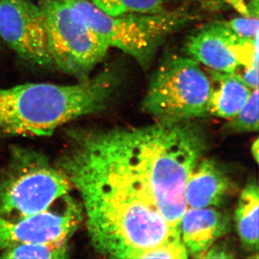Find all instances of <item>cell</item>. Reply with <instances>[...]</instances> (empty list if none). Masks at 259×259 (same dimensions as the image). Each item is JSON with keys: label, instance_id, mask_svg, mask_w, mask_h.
<instances>
[{"label": "cell", "instance_id": "obj_9", "mask_svg": "<svg viewBox=\"0 0 259 259\" xmlns=\"http://www.w3.org/2000/svg\"><path fill=\"white\" fill-rule=\"evenodd\" d=\"M61 211H42L27 217H0V250L16 245L69 241L83 219L81 203L66 196Z\"/></svg>", "mask_w": 259, "mask_h": 259}, {"label": "cell", "instance_id": "obj_23", "mask_svg": "<svg viewBox=\"0 0 259 259\" xmlns=\"http://www.w3.org/2000/svg\"><path fill=\"white\" fill-rule=\"evenodd\" d=\"M244 1H246V0H244ZM248 1H251V0H248Z\"/></svg>", "mask_w": 259, "mask_h": 259}, {"label": "cell", "instance_id": "obj_4", "mask_svg": "<svg viewBox=\"0 0 259 259\" xmlns=\"http://www.w3.org/2000/svg\"><path fill=\"white\" fill-rule=\"evenodd\" d=\"M71 189L64 174L45 155L30 148H13L0 175V217L20 218L47 210Z\"/></svg>", "mask_w": 259, "mask_h": 259}, {"label": "cell", "instance_id": "obj_21", "mask_svg": "<svg viewBox=\"0 0 259 259\" xmlns=\"http://www.w3.org/2000/svg\"><path fill=\"white\" fill-rule=\"evenodd\" d=\"M228 4L233 7L237 12L243 16H250L249 11L248 7L244 0H224Z\"/></svg>", "mask_w": 259, "mask_h": 259}, {"label": "cell", "instance_id": "obj_8", "mask_svg": "<svg viewBox=\"0 0 259 259\" xmlns=\"http://www.w3.org/2000/svg\"><path fill=\"white\" fill-rule=\"evenodd\" d=\"M0 36L30 64H53L44 13L31 0H0Z\"/></svg>", "mask_w": 259, "mask_h": 259}, {"label": "cell", "instance_id": "obj_13", "mask_svg": "<svg viewBox=\"0 0 259 259\" xmlns=\"http://www.w3.org/2000/svg\"><path fill=\"white\" fill-rule=\"evenodd\" d=\"M258 186L253 180L247 184L240 195L235 218L243 246L253 252L258 250Z\"/></svg>", "mask_w": 259, "mask_h": 259}, {"label": "cell", "instance_id": "obj_20", "mask_svg": "<svg viewBox=\"0 0 259 259\" xmlns=\"http://www.w3.org/2000/svg\"><path fill=\"white\" fill-rule=\"evenodd\" d=\"M246 69L241 76V79L251 90L258 88V61H255Z\"/></svg>", "mask_w": 259, "mask_h": 259}, {"label": "cell", "instance_id": "obj_19", "mask_svg": "<svg viewBox=\"0 0 259 259\" xmlns=\"http://www.w3.org/2000/svg\"><path fill=\"white\" fill-rule=\"evenodd\" d=\"M231 248L226 243H218L211 245L200 258H230L234 257Z\"/></svg>", "mask_w": 259, "mask_h": 259}, {"label": "cell", "instance_id": "obj_5", "mask_svg": "<svg viewBox=\"0 0 259 259\" xmlns=\"http://www.w3.org/2000/svg\"><path fill=\"white\" fill-rule=\"evenodd\" d=\"M211 81L199 63L166 56L150 79L141 110L159 120H190L207 115Z\"/></svg>", "mask_w": 259, "mask_h": 259}, {"label": "cell", "instance_id": "obj_1", "mask_svg": "<svg viewBox=\"0 0 259 259\" xmlns=\"http://www.w3.org/2000/svg\"><path fill=\"white\" fill-rule=\"evenodd\" d=\"M58 167L79 193L89 237L104 256L136 258L181 239L191 172L207 149L189 120L74 130Z\"/></svg>", "mask_w": 259, "mask_h": 259}, {"label": "cell", "instance_id": "obj_7", "mask_svg": "<svg viewBox=\"0 0 259 259\" xmlns=\"http://www.w3.org/2000/svg\"><path fill=\"white\" fill-rule=\"evenodd\" d=\"M185 52L189 57L214 71L236 73L258 61V37L239 36L225 23H214L194 32L187 39Z\"/></svg>", "mask_w": 259, "mask_h": 259}, {"label": "cell", "instance_id": "obj_11", "mask_svg": "<svg viewBox=\"0 0 259 259\" xmlns=\"http://www.w3.org/2000/svg\"><path fill=\"white\" fill-rule=\"evenodd\" d=\"M231 185L229 179L217 162L202 158L191 172L187 182V207L203 208L220 205Z\"/></svg>", "mask_w": 259, "mask_h": 259}, {"label": "cell", "instance_id": "obj_18", "mask_svg": "<svg viewBox=\"0 0 259 259\" xmlns=\"http://www.w3.org/2000/svg\"><path fill=\"white\" fill-rule=\"evenodd\" d=\"M235 33L247 39L258 37V16L250 15L236 18L225 23Z\"/></svg>", "mask_w": 259, "mask_h": 259}, {"label": "cell", "instance_id": "obj_10", "mask_svg": "<svg viewBox=\"0 0 259 259\" xmlns=\"http://www.w3.org/2000/svg\"><path fill=\"white\" fill-rule=\"evenodd\" d=\"M230 218L212 207H187L180 223L181 239L188 253L200 258L230 231Z\"/></svg>", "mask_w": 259, "mask_h": 259}, {"label": "cell", "instance_id": "obj_17", "mask_svg": "<svg viewBox=\"0 0 259 259\" xmlns=\"http://www.w3.org/2000/svg\"><path fill=\"white\" fill-rule=\"evenodd\" d=\"M188 252L182 240L168 242L157 247L144 250L137 258H187Z\"/></svg>", "mask_w": 259, "mask_h": 259}, {"label": "cell", "instance_id": "obj_15", "mask_svg": "<svg viewBox=\"0 0 259 259\" xmlns=\"http://www.w3.org/2000/svg\"><path fill=\"white\" fill-rule=\"evenodd\" d=\"M69 244L66 241L16 245L3 250L0 258L63 259L69 258Z\"/></svg>", "mask_w": 259, "mask_h": 259}, {"label": "cell", "instance_id": "obj_3", "mask_svg": "<svg viewBox=\"0 0 259 259\" xmlns=\"http://www.w3.org/2000/svg\"><path fill=\"white\" fill-rule=\"evenodd\" d=\"M93 31L109 47L128 54L146 69L170 35L197 18L185 8L167 9L155 14L112 16L90 0H65Z\"/></svg>", "mask_w": 259, "mask_h": 259}, {"label": "cell", "instance_id": "obj_14", "mask_svg": "<svg viewBox=\"0 0 259 259\" xmlns=\"http://www.w3.org/2000/svg\"><path fill=\"white\" fill-rule=\"evenodd\" d=\"M99 9L112 16L155 14L168 8L173 0H90Z\"/></svg>", "mask_w": 259, "mask_h": 259}, {"label": "cell", "instance_id": "obj_22", "mask_svg": "<svg viewBox=\"0 0 259 259\" xmlns=\"http://www.w3.org/2000/svg\"><path fill=\"white\" fill-rule=\"evenodd\" d=\"M252 154H253V158L255 161H258V155H259V143L258 139H255L254 142L253 143L251 146Z\"/></svg>", "mask_w": 259, "mask_h": 259}, {"label": "cell", "instance_id": "obj_16", "mask_svg": "<svg viewBox=\"0 0 259 259\" xmlns=\"http://www.w3.org/2000/svg\"><path fill=\"white\" fill-rule=\"evenodd\" d=\"M228 132H257L258 130V88L252 90L248 101L225 125Z\"/></svg>", "mask_w": 259, "mask_h": 259}, {"label": "cell", "instance_id": "obj_2", "mask_svg": "<svg viewBox=\"0 0 259 259\" xmlns=\"http://www.w3.org/2000/svg\"><path fill=\"white\" fill-rule=\"evenodd\" d=\"M120 83L107 69L74 84L27 83L0 88V136H48L106 107Z\"/></svg>", "mask_w": 259, "mask_h": 259}, {"label": "cell", "instance_id": "obj_6", "mask_svg": "<svg viewBox=\"0 0 259 259\" xmlns=\"http://www.w3.org/2000/svg\"><path fill=\"white\" fill-rule=\"evenodd\" d=\"M45 18L53 64L83 80L107 55L109 46L93 31L65 0H38Z\"/></svg>", "mask_w": 259, "mask_h": 259}, {"label": "cell", "instance_id": "obj_12", "mask_svg": "<svg viewBox=\"0 0 259 259\" xmlns=\"http://www.w3.org/2000/svg\"><path fill=\"white\" fill-rule=\"evenodd\" d=\"M212 82L207 102V115L224 119L234 117L244 106L252 93L236 73L221 72L212 70Z\"/></svg>", "mask_w": 259, "mask_h": 259}]
</instances>
